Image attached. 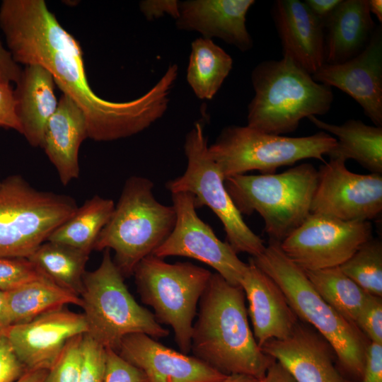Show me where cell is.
Here are the masks:
<instances>
[{"instance_id": "cell-1", "label": "cell", "mask_w": 382, "mask_h": 382, "mask_svg": "<svg viewBox=\"0 0 382 382\" xmlns=\"http://www.w3.org/2000/svg\"><path fill=\"white\" fill-rule=\"evenodd\" d=\"M0 28L14 61L40 65L83 112L88 138L110 141L151 127L168 110L175 77L163 74L147 92L128 101L99 97L90 86L79 42L59 23L44 0H3Z\"/></svg>"}, {"instance_id": "cell-2", "label": "cell", "mask_w": 382, "mask_h": 382, "mask_svg": "<svg viewBox=\"0 0 382 382\" xmlns=\"http://www.w3.org/2000/svg\"><path fill=\"white\" fill-rule=\"evenodd\" d=\"M193 356L226 375L262 379L275 361L257 345L248 319L242 288L212 273L194 322Z\"/></svg>"}, {"instance_id": "cell-3", "label": "cell", "mask_w": 382, "mask_h": 382, "mask_svg": "<svg viewBox=\"0 0 382 382\" xmlns=\"http://www.w3.org/2000/svg\"><path fill=\"white\" fill-rule=\"evenodd\" d=\"M279 286L298 318L321 335L332 347L341 369L361 381L369 340L357 325L328 305L316 291L305 271L270 240L264 251L250 259Z\"/></svg>"}, {"instance_id": "cell-4", "label": "cell", "mask_w": 382, "mask_h": 382, "mask_svg": "<svg viewBox=\"0 0 382 382\" xmlns=\"http://www.w3.org/2000/svg\"><path fill=\"white\" fill-rule=\"evenodd\" d=\"M251 82L255 94L248 105L247 126L267 134L291 133L302 119L328 112L334 100L331 87L285 57L257 64Z\"/></svg>"}, {"instance_id": "cell-5", "label": "cell", "mask_w": 382, "mask_h": 382, "mask_svg": "<svg viewBox=\"0 0 382 382\" xmlns=\"http://www.w3.org/2000/svg\"><path fill=\"white\" fill-rule=\"evenodd\" d=\"M153 188V182L147 178H127L93 246L98 251L113 250V261L124 277H131L138 263L153 254L175 224L173 207L156 200Z\"/></svg>"}, {"instance_id": "cell-6", "label": "cell", "mask_w": 382, "mask_h": 382, "mask_svg": "<svg viewBox=\"0 0 382 382\" xmlns=\"http://www.w3.org/2000/svg\"><path fill=\"white\" fill-rule=\"evenodd\" d=\"M318 172L303 163L280 173L238 175L225 187L241 214L258 213L270 240L281 243L311 214Z\"/></svg>"}, {"instance_id": "cell-7", "label": "cell", "mask_w": 382, "mask_h": 382, "mask_svg": "<svg viewBox=\"0 0 382 382\" xmlns=\"http://www.w3.org/2000/svg\"><path fill=\"white\" fill-rule=\"evenodd\" d=\"M124 279L110 250L105 249L100 265L85 272L80 294L87 334L105 349L116 352L129 335L143 333L156 340L169 335L154 313L137 303Z\"/></svg>"}, {"instance_id": "cell-8", "label": "cell", "mask_w": 382, "mask_h": 382, "mask_svg": "<svg viewBox=\"0 0 382 382\" xmlns=\"http://www.w3.org/2000/svg\"><path fill=\"white\" fill-rule=\"evenodd\" d=\"M212 273L189 262L168 263L153 254L141 260L133 274L141 301L156 320L170 326L184 354L191 349L194 320Z\"/></svg>"}, {"instance_id": "cell-9", "label": "cell", "mask_w": 382, "mask_h": 382, "mask_svg": "<svg viewBox=\"0 0 382 382\" xmlns=\"http://www.w3.org/2000/svg\"><path fill=\"white\" fill-rule=\"evenodd\" d=\"M78 207L72 197L37 190L21 175L6 178L0 185V257L28 258Z\"/></svg>"}, {"instance_id": "cell-10", "label": "cell", "mask_w": 382, "mask_h": 382, "mask_svg": "<svg viewBox=\"0 0 382 382\" xmlns=\"http://www.w3.org/2000/svg\"><path fill=\"white\" fill-rule=\"evenodd\" d=\"M335 144V138L324 131L291 137L261 132L247 125H229L208 146V152L226 179L251 170L275 173L282 166L308 158L325 163L323 156Z\"/></svg>"}, {"instance_id": "cell-11", "label": "cell", "mask_w": 382, "mask_h": 382, "mask_svg": "<svg viewBox=\"0 0 382 382\" xmlns=\"http://www.w3.org/2000/svg\"><path fill=\"white\" fill-rule=\"evenodd\" d=\"M203 119L196 121L187 133L183 145L187 168L183 175L168 181L171 193L187 192L194 196L196 208L207 206L223 224L226 241L238 254L253 257L265 249L264 241L244 221L226 187L225 178L208 152Z\"/></svg>"}, {"instance_id": "cell-12", "label": "cell", "mask_w": 382, "mask_h": 382, "mask_svg": "<svg viewBox=\"0 0 382 382\" xmlns=\"http://www.w3.org/2000/svg\"><path fill=\"white\" fill-rule=\"evenodd\" d=\"M370 221H347L311 213L280 243L284 253L303 270L338 267L371 238Z\"/></svg>"}, {"instance_id": "cell-13", "label": "cell", "mask_w": 382, "mask_h": 382, "mask_svg": "<svg viewBox=\"0 0 382 382\" xmlns=\"http://www.w3.org/2000/svg\"><path fill=\"white\" fill-rule=\"evenodd\" d=\"M171 195L175 224L153 255L163 259L181 256L197 260L214 269L230 284L240 286L247 263L241 261L229 243L219 239L212 228L198 216L191 193Z\"/></svg>"}, {"instance_id": "cell-14", "label": "cell", "mask_w": 382, "mask_h": 382, "mask_svg": "<svg viewBox=\"0 0 382 382\" xmlns=\"http://www.w3.org/2000/svg\"><path fill=\"white\" fill-rule=\"evenodd\" d=\"M342 158H330L318 170L311 213L347 221H370L382 212V174L349 171Z\"/></svg>"}, {"instance_id": "cell-15", "label": "cell", "mask_w": 382, "mask_h": 382, "mask_svg": "<svg viewBox=\"0 0 382 382\" xmlns=\"http://www.w3.org/2000/svg\"><path fill=\"white\" fill-rule=\"evenodd\" d=\"M87 332L83 314L64 307L28 322L11 325L5 337L26 371H49L66 342Z\"/></svg>"}, {"instance_id": "cell-16", "label": "cell", "mask_w": 382, "mask_h": 382, "mask_svg": "<svg viewBox=\"0 0 382 382\" xmlns=\"http://www.w3.org/2000/svg\"><path fill=\"white\" fill-rule=\"evenodd\" d=\"M318 83L352 97L375 126L382 127V28L376 26L365 49L340 64H325L311 75Z\"/></svg>"}, {"instance_id": "cell-17", "label": "cell", "mask_w": 382, "mask_h": 382, "mask_svg": "<svg viewBox=\"0 0 382 382\" xmlns=\"http://www.w3.org/2000/svg\"><path fill=\"white\" fill-rule=\"evenodd\" d=\"M117 353L148 382H215L226 377L195 356L175 351L143 333L126 336Z\"/></svg>"}, {"instance_id": "cell-18", "label": "cell", "mask_w": 382, "mask_h": 382, "mask_svg": "<svg viewBox=\"0 0 382 382\" xmlns=\"http://www.w3.org/2000/svg\"><path fill=\"white\" fill-rule=\"evenodd\" d=\"M262 350L280 363L296 382H351L335 366V354L330 344L303 323L299 322L286 338L267 342Z\"/></svg>"}, {"instance_id": "cell-19", "label": "cell", "mask_w": 382, "mask_h": 382, "mask_svg": "<svg viewBox=\"0 0 382 382\" xmlns=\"http://www.w3.org/2000/svg\"><path fill=\"white\" fill-rule=\"evenodd\" d=\"M272 17L279 37L282 57L313 75L325 64L323 21L299 0H277Z\"/></svg>"}, {"instance_id": "cell-20", "label": "cell", "mask_w": 382, "mask_h": 382, "mask_svg": "<svg viewBox=\"0 0 382 382\" xmlns=\"http://www.w3.org/2000/svg\"><path fill=\"white\" fill-rule=\"evenodd\" d=\"M254 0L179 1L175 26L179 30L197 32L202 37L218 38L241 52L253 47L246 27V16Z\"/></svg>"}, {"instance_id": "cell-21", "label": "cell", "mask_w": 382, "mask_h": 382, "mask_svg": "<svg viewBox=\"0 0 382 382\" xmlns=\"http://www.w3.org/2000/svg\"><path fill=\"white\" fill-rule=\"evenodd\" d=\"M240 286L248 303L253 335L261 348L270 340H283L291 334L298 317L279 286L250 260Z\"/></svg>"}, {"instance_id": "cell-22", "label": "cell", "mask_w": 382, "mask_h": 382, "mask_svg": "<svg viewBox=\"0 0 382 382\" xmlns=\"http://www.w3.org/2000/svg\"><path fill=\"white\" fill-rule=\"evenodd\" d=\"M86 138L87 122L83 112L63 94L46 125L40 147L64 186L79 176V151Z\"/></svg>"}, {"instance_id": "cell-23", "label": "cell", "mask_w": 382, "mask_h": 382, "mask_svg": "<svg viewBox=\"0 0 382 382\" xmlns=\"http://www.w3.org/2000/svg\"><path fill=\"white\" fill-rule=\"evenodd\" d=\"M325 64L345 62L361 53L376 28L368 0H341L323 20Z\"/></svg>"}, {"instance_id": "cell-24", "label": "cell", "mask_w": 382, "mask_h": 382, "mask_svg": "<svg viewBox=\"0 0 382 382\" xmlns=\"http://www.w3.org/2000/svg\"><path fill=\"white\" fill-rule=\"evenodd\" d=\"M54 85L46 69L30 64L22 70L13 90L21 134L32 146H41L46 125L57 109Z\"/></svg>"}, {"instance_id": "cell-25", "label": "cell", "mask_w": 382, "mask_h": 382, "mask_svg": "<svg viewBox=\"0 0 382 382\" xmlns=\"http://www.w3.org/2000/svg\"><path fill=\"white\" fill-rule=\"evenodd\" d=\"M308 119L318 129L336 137L330 158L353 159L371 173L382 174V127L350 119L342 125L325 122L316 116Z\"/></svg>"}, {"instance_id": "cell-26", "label": "cell", "mask_w": 382, "mask_h": 382, "mask_svg": "<svg viewBox=\"0 0 382 382\" xmlns=\"http://www.w3.org/2000/svg\"><path fill=\"white\" fill-rule=\"evenodd\" d=\"M4 293L11 325L28 322L68 304L82 306L79 296L47 277L30 281Z\"/></svg>"}, {"instance_id": "cell-27", "label": "cell", "mask_w": 382, "mask_h": 382, "mask_svg": "<svg viewBox=\"0 0 382 382\" xmlns=\"http://www.w3.org/2000/svg\"><path fill=\"white\" fill-rule=\"evenodd\" d=\"M232 68V57L213 40L199 37L191 42L186 80L199 100H212Z\"/></svg>"}, {"instance_id": "cell-28", "label": "cell", "mask_w": 382, "mask_h": 382, "mask_svg": "<svg viewBox=\"0 0 382 382\" xmlns=\"http://www.w3.org/2000/svg\"><path fill=\"white\" fill-rule=\"evenodd\" d=\"M113 200L94 195L57 228L47 241L64 244L91 253L115 208Z\"/></svg>"}, {"instance_id": "cell-29", "label": "cell", "mask_w": 382, "mask_h": 382, "mask_svg": "<svg viewBox=\"0 0 382 382\" xmlns=\"http://www.w3.org/2000/svg\"><path fill=\"white\" fill-rule=\"evenodd\" d=\"M90 253L45 241L28 258L52 282L80 296Z\"/></svg>"}, {"instance_id": "cell-30", "label": "cell", "mask_w": 382, "mask_h": 382, "mask_svg": "<svg viewBox=\"0 0 382 382\" xmlns=\"http://www.w3.org/2000/svg\"><path fill=\"white\" fill-rule=\"evenodd\" d=\"M304 271L322 299L345 318L355 323L369 294L339 266Z\"/></svg>"}, {"instance_id": "cell-31", "label": "cell", "mask_w": 382, "mask_h": 382, "mask_svg": "<svg viewBox=\"0 0 382 382\" xmlns=\"http://www.w3.org/2000/svg\"><path fill=\"white\" fill-rule=\"evenodd\" d=\"M366 293L382 296V243L373 237L339 266Z\"/></svg>"}, {"instance_id": "cell-32", "label": "cell", "mask_w": 382, "mask_h": 382, "mask_svg": "<svg viewBox=\"0 0 382 382\" xmlns=\"http://www.w3.org/2000/svg\"><path fill=\"white\" fill-rule=\"evenodd\" d=\"M83 335L72 337L66 342L54 365L47 371L45 382H79Z\"/></svg>"}, {"instance_id": "cell-33", "label": "cell", "mask_w": 382, "mask_h": 382, "mask_svg": "<svg viewBox=\"0 0 382 382\" xmlns=\"http://www.w3.org/2000/svg\"><path fill=\"white\" fill-rule=\"evenodd\" d=\"M46 277L26 257H0V291L5 292Z\"/></svg>"}, {"instance_id": "cell-34", "label": "cell", "mask_w": 382, "mask_h": 382, "mask_svg": "<svg viewBox=\"0 0 382 382\" xmlns=\"http://www.w3.org/2000/svg\"><path fill=\"white\" fill-rule=\"evenodd\" d=\"M82 359L79 382H103L107 362V349L87 333L81 346Z\"/></svg>"}, {"instance_id": "cell-35", "label": "cell", "mask_w": 382, "mask_h": 382, "mask_svg": "<svg viewBox=\"0 0 382 382\" xmlns=\"http://www.w3.org/2000/svg\"><path fill=\"white\" fill-rule=\"evenodd\" d=\"M355 324L369 342L382 344V298L369 294Z\"/></svg>"}, {"instance_id": "cell-36", "label": "cell", "mask_w": 382, "mask_h": 382, "mask_svg": "<svg viewBox=\"0 0 382 382\" xmlns=\"http://www.w3.org/2000/svg\"><path fill=\"white\" fill-rule=\"evenodd\" d=\"M106 349L107 362L103 382H148L144 373L123 359L117 352Z\"/></svg>"}, {"instance_id": "cell-37", "label": "cell", "mask_w": 382, "mask_h": 382, "mask_svg": "<svg viewBox=\"0 0 382 382\" xmlns=\"http://www.w3.org/2000/svg\"><path fill=\"white\" fill-rule=\"evenodd\" d=\"M26 369L5 336L0 337V382H16Z\"/></svg>"}, {"instance_id": "cell-38", "label": "cell", "mask_w": 382, "mask_h": 382, "mask_svg": "<svg viewBox=\"0 0 382 382\" xmlns=\"http://www.w3.org/2000/svg\"><path fill=\"white\" fill-rule=\"evenodd\" d=\"M0 127L11 129L22 134L16 112L13 89L10 82L0 81Z\"/></svg>"}, {"instance_id": "cell-39", "label": "cell", "mask_w": 382, "mask_h": 382, "mask_svg": "<svg viewBox=\"0 0 382 382\" xmlns=\"http://www.w3.org/2000/svg\"><path fill=\"white\" fill-rule=\"evenodd\" d=\"M139 8L144 18L153 21L165 16L176 20L179 14L178 0H142Z\"/></svg>"}, {"instance_id": "cell-40", "label": "cell", "mask_w": 382, "mask_h": 382, "mask_svg": "<svg viewBox=\"0 0 382 382\" xmlns=\"http://www.w3.org/2000/svg\"><path fill=\"white\" fill-rule=\"evenodd\" d=\"M361 382H382V344L369 342Z\"/></svg>"}, {"instance_id": "cell-41", "label": "cell", "mask_w": 382, "mask_h": 382, "mask_svg": "<svg viewBox=\"0 0 382 382\" xmlns=\"http://www.w3.org/2000/svg\"><path fill=\"white\" fill-rule=\"evenodd\" d=\"M22 69L17 64L9 50H6L0 41V76L8 82L17 83Z\"/></svg>"}, {"instance_id": "cell-42", "label": "cell", "mask_w": 382, "mask_h": 382, "mask_svg": "<svg viewBox=\"0 0 382 382\" xmlns=\"http://www.w3.org/2000/svg\"><path fill=\"white\" fill-rule=\"evenodd\" d=\"M262 382H296L290 373L278 361L268 368Z\"/></svg>"}, {"instance_id": "cell-43", "label": "cell", "mask_w": 382, "mask_h": 382, "mask_svg": "<svg viewBox=\"0 0 382 382\" xmlns=\"http://www.w3.org/2000/svg\"><path fill=\"white\" fill-rule=\"evenodd\" d=\"M341 0H306L309 9L323 21L332 11Z\"/></svg>"}, {"instance_id": "cell-44", "label": "cell", "mask_w": 382, "mask_h": 382, "mask_svg": "<svg viewBox=\"0 0 382 382\" xmlns=\"http://www.w3.org/2000/svg\"><path fill=\"white\" fill-rule=\"evenodd\" d=\"M11 325L4 293L0 291V337L5 336Z\"/></svg>"}, {"instance_id": "cell-45", "label": "cell", "mask_w": 382, "mask_h": 382, "mask_svg": "<svg viewBox=\"0 0 382 382\" xmlns=\"http://www.w3.org/2000/svg\"><path fill=\"white\" fill-rule=\"evenodd\" d=\"M47 374L46 370L27 371L16 382H45Z\"/></svg>"}, {"instance_id": "cell-46", "label": "cell", "mask_w": 382, "mask_h": 382, "mask_svg": "<svg viewBox=\"0 0 382 382\" xmlns=\"http://www.w3.org/2000/svg\"><path fill=\"white\" fill-rule=\"evenodd\" d=\"M215 382H262V379L240 374H228L223 379Z\"/></svg>"}, {"instance_id": "cell-47", "label": "cell", "mask_w": 382, "mask_h": 382, "mask_svg": "<svg viewBox=\"0 0 382 382\" xmlns=\"http://www.w3.org/2000/svg\"><path fill=\"white\" fill-rule=\"evenodd\" d=\"M369 8L371 13H374L377 19L382 22V1L368 0Z\"/></svg>"}, {"instance_id": "cell-48", "label": "cell", "mask_w": 382, "mask_h": 382, "mask_svg": "<svg viewBox=\"0 0 382 382\" xmlns=\"http://www.w3.org/2000/svg\"><path fill=\"white\" fill-rule=\"evenodd\" d=\"M0 81H5V80H4V79L0 76Z\"/></svg>"}, {"instance_id": "cell-49", "label": "cell", "mask_w": 382, "mask_h": 382, "mask_svg": "<svg viewBox=\"0 0 382 382\" xmlns=\"http://www.w3.org/2000/svg\"><path fill=\"white\" fill-rule=\"evenodd\" d=\"M1 181L0 180V185H1Z\"/></svg>"}]
</instances>
